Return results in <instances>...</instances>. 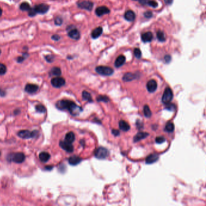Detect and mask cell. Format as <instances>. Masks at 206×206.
I'll list each match as a JSON object with an SVG mask.
<instances>
[{
    "label": "cell",
    "instance_id": "1",
    "mask_svg": "<svg viewBox=\"0 0 206 206\" xmlns=\"http://www.w3.org/2000/svg\"><path fill=\"white\" fill-rule=\"evenodd\" d=\"M56 106L60 110H68L73 116L78 115L82 111L81 107L77 106L73 101L68 100H62L58 102Z\"/></svg>",
    "mask_w": 206,
    "mask_h": 206
},
{
    "label": "cell",
    "instance_id": "2",
    "mask_svg": "<svg viewBox=\"0 0 206 206\" xmlns=\"http://www.w3.org/2000/svg\"><path fill=\"white\" fill-rule=\"evenodd\" d=\"M25 155L21 152H17L13 154H10L7 157V159L9 161H14L16 163H21L25 160Z\"/></svg>",
    "mask_w": 206,
    "mask_h": 206
},
{
    "label": "cell",
    "instance_id": "3",
    "mask_svg": "<svg viewBox=\"0 0 206 206\" xmlns=\"http://www.w3.org/2000/svg\"><path fill=\"white\" fill-rule=\"evenodd\" d=\"M109 154H110L109 150L103 147L96 149L94 151V156L98 159H105L109 156Z\"/></svg>",
    "mask_w": 206,
    "mask_h": 206
},
{
    "label": "cell",
    "instance_id": "4",
    "mask_svg": "<svg viewBox=\"0 0 206 206\" xmlns=\"http://www.w3.org/2000/svg\"><path fill=\"white\" fill-rule=\"evenodd\" d=\"M96 71L102 76H111L113 74L114 70L111 67L106 66H99L96 68Z\"/></svg>",
    "mask_w": 206,
    "mask_h": 206
},
{
    "label": "cell",
    "instance_id": "5",
    "mask_svg": "<svg viewBox=\"0 0 206 206\" xmlns=\"http://www.w3.org/2000/svg\"><path fill=\"white\" fill-rule=\"evenodd\" d=\"M173 92L172 89L169 87H167L165 89V92L163 93V95L162 96L161 101L163 104L166 105L171 102V100L173 99Z\"/></svg>",
    "mask_w": 206,
    "mask_h": 206
},
{
    "label": "cell",
    "instance_id": "6",
    "mask_svg": "<svg viewBox=\"0 0 206 206\" xmlns=\"http://www.w3.org/2000/svg\"><path fill=\"white\" fill-rule=\"evenodd\" d=\"M38 134V132L36 131H30L28 130H22L18 132V136L24 139H28L30 138L35 137V136Z\"/></svg>",
    "mask_w": 206,
    "mask_h": 206
},
{
    "label": "cell",
    "instance_id": "7",
    "mask_svg": "<svg viewBox=\"0 0 206 206\" xmlns=\"http://www.w3.org/2000/svg\"><path fill=\"white\" fill-rule=\"evenodd\" d=\"M50 6L45 4H38L36 5L35 7H33L35 12L37 14H44L48 12V10H49Z\"/></svg>",
    "mask_w": 206,
    "mask_h": 206
},
{
    "label": "cell",
    "instance_id": "8",
    "mask_svg": "<svg viewBox=\"0 0 206 206\" xmlns=\"http://www.w3.org/2000/svg\"><path fill=\"white\" fill-rule=\"evenodd\" d=\"M93 3L90 1H81L77 3L78 7L82 9L87 10L88 11H91L93 8Z\"/></svg>",
    "mask_w": 206,
    "mask_h": 206
},
{
    "label": "cell",
    "instance_id": "9",
    "mask_svg": "<svg viewBox=\"0 0 206 206\" xmlns=\"http://www.w3.org/2000/svg\"><path fill=\"white\" fill-rule=\"evenodd\" d=\"M51 83L54 87L60 88L65 84V80L63 77H56L53 78L51 81Z\"/></svg>",
    "mask_w": 206,
    "mask_h": 206
},
{
    "label": "cell",
    "instance_id": "10",
    "mask_svg": "<svg viewBox=\"0 0 206 206\" xmlns=\"http://www.w3.org/2000/svg\"><path fill=\"white\" fill-rule=\"evenodd\" d=\"M60 146L67 152H72L74 150V147L72 144L66 141H60L59 143Z\"/></svg>",
    "mask_w": 206,
    "mask_h": 206
},
{
    "label": "cell",
    "instance_id": "11",
    "mask_svg": "<svg viewBox=\"0 0 206 206\" xmlns=\"http://www.w3.org/2000/svg\"><path fill=\"white\" fill-rule=\"evenodd\" d=\"M69 37L73 39L79 40L81 38V34L79 30L76 28H71L68 32Z\"/></svg>",
    "mask_w": 206,
    "mask_h": 206
},
{
    "label": "cell",
    "instance_id": "12",
    "mask_svg": "<svg viewBox=\"0 0 206 206\" xmlns=\"http://www.w3.org/2000/svg\"><path fill=\"white\" fill-rule=\"evenodd\" d=\"M110 12L109 9L106 6H101L96 9V14L98 16H102L105 14H108Z\"/></svg>",
    "mask_w": 206,
    "mask_h": 206
},
{
    "label": "cell",
    "instance_id": "13",
    "mask_svg": "<svg viewBox=\"0 0 206 206\" xmlns=\"http://www.w3.org/2000/svg\"><path fill=\"white\" fill-rule=\"evenodd\" d=\"M146 88L149 92L154 93L157 88V83L155 80H150L146 85Z\"/></svg>",
    "mask_w": 206,
    "mask_h": 206
},
{
    "label": "cell",
    "instance_id": "14",
    "mask_svg": "<svg viewBox=\"0 0 206 206\" xmlns=\"http://www.w3.org/2000/svg\"><path fill=\"white\" fill-rule=\"evenodd\" d=\"M38 89H39V87L38 85H35V84H31V83L27 84L25 87L26 91L30 94L35 93L38 90Z\"/></svg>",
    "mask_w": 206,
    "mask_h": 206
},
{
    "label": "cell",
    "instance_id": "15",
    "mask_svg": "<svg viewBox=\"0 0 206 206\" xmlns=\"http://www.w3.org/2000/svg\"><path fill=\"white\" fill-rule=\"evenodd\" d=\"M141 38L143 42H149L153 39V35L150 32H148L143 33Z\"/></svg>",
    "mask_w": 206,
    "mask_h": 206
},
{
    "label": "cell",
    "instance_id": "16",
    "mask_svg": "<svg viewBox=\"0 0 206 206\" xmlns=\"http://www.w3.org/2000/svg\"><path fill=\"white\" fill-rule=\"evenodd\" d=\"M81 161H82V159L80 158V157L78 156H76V155L70 157L68 159L69 164L72 166H76L78 164H79Z\"/></svg>",
    "mask_w": 206,
    "mask_h": 206
},
{
    "label": "cell",
    "instance_id": "17",
    "mask_svg": "<svg viewBox=\"0 0 206 206\" xmlns=\"http://www.w3.org/2000/svg\"><path fill=\"white\" fill-rule=\"evenodd\" d=\"M159 160V155L157 154H152L148 155L146 159V164H152Z\"/></svg>",
    "mask_w": 206,
    "mask_h": 206
},
{
    "label": "cell",
    "instance_id": "18",
    "mask_svg": "<svg viewBox=\"0 0 206 206\" xmlns=\"http://www.w3.org/2000/svg\"><path fill=\"white\" fill-rule=\"evenodd\" d=\"M124 16L126 20L131 22L134 21L136 19V14L132 10H128L126 12Z\"/></svg>",
    "mask_w": 206,
    "mask_h": 206
},
{
    "label": "cell",
    "instance_id": "19",
    "mask_svg": "<svg viewBox=\"0 0 206 206\" xmlns=\"http://www.w3.org/2000/svg\"><path fill=\"white\" fill-rule=\"evenodd\" d=\"M125 60H126L125 56L123 55H120L119 57H117V58L116 59L114 65L117 68L120 67V66H122L125 64Z\"/></svg>",
    "mask_w": 206,
    "mask_h": 206
},
{
    "label": "cell",
    "instance_id": "20",
    "mask_svg": "<svg viewBox=\"0 0 206 206\" xmlns=\"http://www.w3.org/2000/svg\"><path fill=\"white\" fill-rule=\"evenodd\" d=\"M148 136H149V134L147 132H138L134 137V142L135 143H136L138 141H140L141 140H143V139L145 138Z\"/></svg>",
    "mask_w": 206,
    "mask_h": 206
},
{
    "label": "cell",
    "instance_id": "21",
    "mask_svg": "<svg viewBox=\"0 0 206 206\" xmlns=\"http://www.w3.org/2000/svg\"><path fill=\"white\" fill-rule=\"evenodd\" d=\"M103 32V28L101 27H99L93 30V31L91 33V36L93 39L98 38L99 36L102 35Z\"/></svg>",
    "mask_w": 206,
    "mask_h": 206
},
{
    "label": "cell",
    "instance_id": "22",
    "mask_svg": "<svg viewBox=\"0 0 206 206\" xmlns=\"http://www.w3.org/2000/svg\"><path fill=\"white\" fill-rule=\"evenodd\" d=\"M119 125L120 129L123 131H128L130 129L129 125L124 120H120Z\"/></svg>",
    "mask_w": 206,
    "mask_h": 206
},
{
    "label": "cell",
    "instance_id": "23",
    "mask_svg": "<svg viewBox=\"0 0 206 206\" xmlns=\"http://www.w3.org/2000/svg\"><path fill=\"white\" fill-rule=\"evenodd\" d=\"M137 77L136 75L131 73H127L123 76V80L125 82H129L135 79Z\"/></svg>",
    "mask_w": 206,
    "mask_h": 206
},
{
    "label": "cell",
    "instance_id": "24",
    "mask_svg": "<svg viewBox=\"0 0 206 206\" xmlns=\"http://www.w3.org/2000/svg\"><path fill=\"white\" fill-rule=\"evenodd\" d=\"M50 158V155L46 152H42L39 155V160L42 162H44V163L48 161L49 160Z\"/></svg>",
    "mask_w": 206,
    "mask_h": 206
},
{
    "label": "cell",
    "instance_id": "25",
    "mask_svg": "<svg viewBox=\"0 0 206 206\" xmlns=\"http://www.w3.org/2000/svg\"><path fill=\"white\" fill-rule=\"evenodd\" d=\"M75 140V135L73 132H70L65 136V141L72 143Z\"/></svg>",
    "mask_w": 206,
    "mask_h": 206
},
{
    "label": "cell",
    "instance_id": "26",
    "mask_svg": "<svg viewBox=\"0 0 206 206\" xmlns=\"http://www.w3.org/2000/svg\"><path fill=\"white\" fill-rule=\"evenodd\" d=\"M82 98L83 100L88 101L89 102H93L91 95L90 93H89L88 92L86 91H83L82 92Z\"/></svg>",
    "mask_w": 206,
    "mask_h": 206
},
{
    "label": "cell",
    "instance_id": "27",
    "mask_svg": "<svg viewBox=\"0 0 206 206\" xmlns=\"http://www.w3.org/2000/svg\"><path fill=\"white\" fill-rule=\"evenodd\" d=\"M157 38L160 42H165L166 41V36L164 32L159 30L157 32Z\"/></svg>",
    "mask_w": 206,
    "mask_h": 206
},
{
    "label": "cell",
    "instance_id": "28",
    "mask_svg": "<svg viewBox=\"0 0 206 206\" xmlns=\"http://www.w3.org/2000/svg\"><path fill=\"white\" fill-rule=\"evenodd\" d=\"M50 75L51 76H59L61 75V70L59 67H54L53 68L50 72Z\"/></svg>",
    "mask_w": 206,
    "mask_h": 206
},
{
    "label": "cell",
    "instance_id": "29",
    "mask_svg": "<svg viewBox=\"0 0 206 206\" xmlns=\"http://www.w3.org/2000/svg\"><path fill=\"white\" fill-rule=\"evenodd\" d=\"M20 9L22 11H28V12L30 10V9H31V7H30V4L28 3L24 2L20 4Z\"/></svg>",
    "mask_w": 206,
    "mask_h": 206
},
{
    "label": "cell",
    "instance_id": "30",
    "mask_svg": "<svg viewBox=\"0 0 206 206\" xmlns=\"http://www.w3.org/2000/svg\"><path fill=\"white\" fill-rule=\"evenodd\" d=\"M143 112L145 117H150L152 116V112H151L149 107L148 105H144L143 108Z\"/></svg>",
    "mask_w": 206,
    "mask_h": 206
},
{
    "label": "cell",
    "instance_id": "31",
    "mask_svg": "<svg viewBox=\"0 0 206 206\" xmlns=\"http://www.w3.org/2000/svg\"><path fill=\"white\" fill-rule=\"evenodd\" d=\"M174 128H175L174 125L171 122H168L165 126V131L168 132H172L173 131Z\"/></svg>",
    "mask_w": 206,
    "mask_h": 206
},
{
    "label": "cell",
    "instance_id": "32",
    "mask_svg": "<svg viewBox=\"0 0 206 206\" xmlns=\"http://www.w3.org/2000/svg\"><path fill=\"white\" fill-rule=\"evenodd\" d=\"M36 110L40 113H44L46 111V108L44 106L42 105H38L36 106Z\"/></svg>",
    "mask_w": 206,
    "mask_h": 206
},
{
    "label": "cell",
    "instance_id": "33",
    "mask_svg": "<svg viewBox=\"0 0 206 206\" xmlns=\"http://www.w3.org/2000/svg\"><path fill=\"white\" fill-rule=\"evenodd\" d=\"M97 100L98 102H108L110 100L109 98L106 96H99L97 98Z\"/></svg>",
    "mask_w": 206,
    "mask_h": 206
},
{
    "label": "cell",
    "instance_id": "34",
    "mask_svg": "<svg viewBox=\"0 0 206 206\" xmlns=\"http://www.w3.org/2000/svg\"><path fill=\"white\" fill-rule=\"evenodd\" d=\"M134 54L137 59H140L142 57V52L138 48H136L134 50Z\"/></svg>",
    "mask_w": 206,
    "mask_h": 206
},
{
    "label": "cell",
    "instance_id": "35",
    "mask_svg": "<svg viewBox=\"0 0 206 206\" xmlns=\"http://www.w3.org/2000/svg\"><path fill=\"white\" fill-rule=\"evenodd\" d=\"M6 71H7L6 66L3 64H0V75H4Z\"/></svg>",
    "mask_w": 206,
    "mask_h": 206
},
{
    "label": "cell",
    "instance_id": "36",
    "mask_svg": "<svg viewBox=\"0 0 206 206\" xmlns=\"http://www.w3.org/2000/svg\"><path fill=\"white\" fill-rule=\"evenodd\" d=\"M148 5H149L153 8H156L157 7H158V3H157L156 1H154V0H149V1L148 3Z\"/></svg>",
    "mask_w": 206,
    "mask_h": 206
},
{
    "label": "cell",
    "instance_id": "37",
    "mask_svg": "<svg viewBox=\"0 0 206 206\" xmlns=\"http://www.w3.org/2000/svg\"><path fill=\"white\" fill-rule=\"evenodd\" d=\"M166 141V139L165 137H157L155 139V142L158 144H161L164 143Z\"/></svg>",
    "mask_w": 206,
    "mask_h": 206
},
{
    "label": "cell",
    "instance_id": "38",
    "mask_svg": "<svg viewBox=\"0 0 206 206\" xmlns=\"http://www.w3.org/2000/svg\"><path fill=\"white\" fill-rule=\"evenodd\" d=\"M62 19L60 17L58 16L56 17L55 19H54V23H55L56 25L57 26H60L62 24Z\"/></svg>",
    "mask_w": 206,
    "mask_h": 206
},
{
    "label": "cell",
    "instance_id": "39",
    "mask_svg": "<svg viewBox=\"0 0 206 206\" xmlns=\"http://www.w3.org/2000/svg\"><path fill=\"white\" fill-rule=\"evenodd\" d=\"M166 108L167 109V110H169V111H173L175 110V109H176V106H175V105L174 104H166Z\"/></svg>",
    "mask_w": 206,
    "mask_h": 206
},
{
    "label": "cell",
    "instance_id": "40",
    "mask_svg": "<svg viewBox=\"0 0 206 206\" xmlns=\"http://www.w3.org/2000/svg\"><path fill=\"white\" fill-rule=\"evenodd\" d=\"M45 59L48 62H52L54 60V56L53 55L45 56Z\"/></svg>",
    "mask_w": 206,
    "mask_h": 206
},
{
    "label": "cell",
    "instance_id": "41",
    "mask_svg": "<svg viewBox=\"0 0 206 206\" xmlns=\"http://www.w3.org/2000/svg\"><path fill=\"white\" fill-rule=\"evenodd\" d=\"M152 15H153L152 13L151 12H150V11L146 12H144V16L146 18H151L152 16Z\"/></svg>",
    "mask_w": 206,
    "mask_h": 206
},
{
    "label": "cell",
    "instance_id": "42",
    "mask_svg": "<svg viewBox=\"0 0 206 206\" xmlns=\"http://www.w3.org/2000/svg\"><path fill=\"white\" fill-rule=\"evenodd\" d=\"M26 54H24V55L22 56H21V57H18V59H17V61H18V62H23L24 61V60H25L26 59Z\"/></svg>",
    "mask_w": 206,
    "mask_h": 206
},
{
    "label": "cell",
    "instance_id": "43",
    "mask_svg": "<svg viewBox=\"0 0 206 206\" xmlns=\"http://www.w3.org/2000/svg\"><path fill=\"white\" fill-rule=\"evenodd\" d=\"M60 37L58 35H54L52 36V39L54 41H59L60 39Z\"/></svg>",
    "mask_w": 206,
    "mask_h": 206
},
{
    "label": "cell",
    "instance_id": "44",
    "mask_svg": "<svg viewBox=\"0 0 206 206\" xmlns=\"http://www.w3.org/2000/svg\"><path fill=\"white\" fill-rule=\"evenodd\" d=\"M112 134L114 136H118L120 134L119 131L117 130V129H112Z\"/></svg>",
    "mask_w": 206,
    "mask_h": 206
},
{
    "label": "cell",
    "instance_id": "45",
    "mask_svg": "<svg viewBox=\"0 0 206 206\" xmlns=\"http://www.w3.org/2000/svg\"><path fill=\"white\" fill-rule=\"evenodd\" d=\"M165 60L166 63H169L171 60V57L170 55H166L165 57Z\"/></svg>",
    "mask_w": 206,
    "mask_h": 206
},
{
    "label": "cell",
    "instance_id": "46",
    "mask_svg": "<svg viewBox=\"0 0 206 206\" xmlns=\"http://www.w3.org/2000/svg\"><path fill=\"white\" fill-rule=\"evenodd\" d=\"M140 3L142 5H148L149 0H138Z\"/></svg>",
    "mask_w": 206,
    "mask_h": 206
},
{
    "label": "cell",
    "instance_id": "47",
    "mask_svg": "<svg viewBox=\"0 0 206 206\" xmlns=\"http://www.w3.org/2000/svg\"><path fill=\"white\" fill-rule=\"evenodd\" d=\"M165 3L167 5H171L173 3V0H164Z\"/></svg>",
    "mask_w": 206,
    "mask_h": 206
},
{
    "label": "cell",
    "instance_id": "48",
    "mask_svg": "<svg viewBox=\"0 0 206 206\" xmlns=\"http://www.w3.org/2000/svg\"><path fill=\"white\" fill-rule=\"evenodd\" d=\"M4 94H5V92H4V91H3V90H1V89H0V96H4Z\"/></svg>",
    "mask_w": 206,
    "mask_h": 206
},
{
    "label": "cell",
    "instance_id": "49",
    "mask_svg": "<svg viewBox=\"0 0 206 206\" xmlns=\"http://www.w3.org/2000/svg\"><path fill=\"white\" fill-rule=\"evenodd\" d=\"M45 169H48V170H50V169H52V166H46Z\"/></svg>",
    "mask_w": 206,
    "mask_h": 206
},
{
    "label": "cell",
    "instance_id": "50",
    "mask_svg": "<svg viewBox=\"0 0 206 206\" xmlns=\"http://www.w3.org/2000/svg\"><path fill=\"white\" fill-rule=\"evenodd\" d=\"M2 13H3V10L1 9V8L0 7V16H1L2 15Z\"/></svg>",
    "mask_w": 206,
    "mask_h": 206
},
{
    "label": "cell",
    "instance_id": "51",
    "mask_svg": "<svg viewBox=\"0 0 206 206\" xmlns=\"http://www.w3.org/2000/svg\"><path fill=\"white\" fill-rule=\"evenodd\" d=\"M1 50H0V54H1Z\"/></svg>",
    "mask_w": 206,
    "mask_h": 206
},
{
    "label": "cell",
    "instance_id": "52",
    "mask_svg": "<svg viewBox=\"0 0 206 206\" xmlns=\"http://www.w3.org/2000/svg\"><path fill=\"white\" fill-rule=\"evenodd\" d=\"M134 1H138V0H134Z\"/></svg>",
    "mask_w": 206,
    "mask_h": 206
},
{
    "label": "cell",
    "instance_id": "53",
    "mask_svg": "<svg viewBox=\"0 0 206 206\" xmlns=\"http://www.w3.org/2000/svg\"><path fill=\"white\" fill-rule=\"evenodd\" d=\"M0 154H1V153H0Z\"/></svg>",
    "mask_w": 206,
    "mask_h": 206
}]
</instances>
